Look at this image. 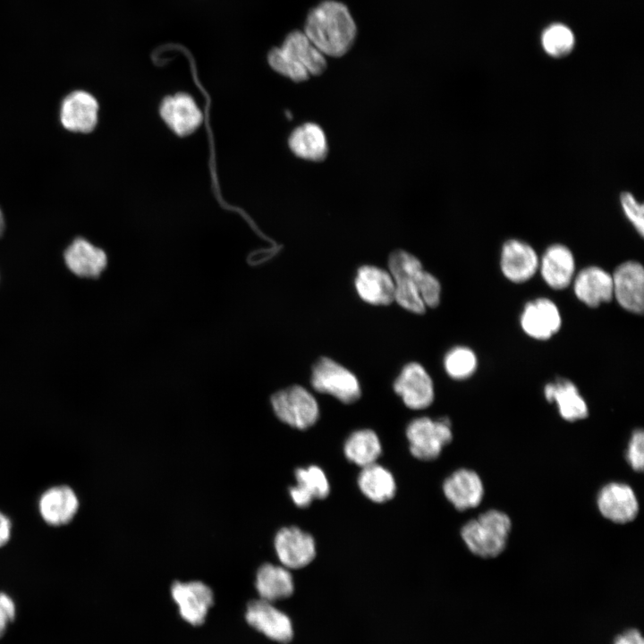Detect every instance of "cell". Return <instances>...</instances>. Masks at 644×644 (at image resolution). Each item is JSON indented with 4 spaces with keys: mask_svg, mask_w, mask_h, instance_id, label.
<instances>
[{
    "mask_svg": "<svg viewBox=\"0 0 644 644\" xmlns=\"http://www.w3.org/2000/svg\"><path fill=\"white\" fill-rule=\"evenodd\" d=\"M356 25L348 8L342 3L327 0L308 14L304 34L324 55L340 57L352 47Z\"/></svg>",
    "mask_w": 644,
    "mask_h": 644,
    "instance_id": "1",
    "label": "cell"
},
{
    "mask_svg": "<svg viewBox=\"0 0 644 644\" xmlns=\"http://www.w3.org/2000/svg\"><path fill=\"white\" fill-rule=\"evenodd\" d=\"M511 529L510 517L502 511L491 509L465 523L461 536L472 554L493 558L505 549Z\"/></svg>",
    "mask_w": 644,
    "mask_h": 644,
    "instance_id": "2",
    "label": "cell"
},
{
    "mask_svg": "<svg viewBox=\"0 0 644 644\" xmlns=\"http://www.w3.org/2000/svg\"><path fill=\"white\" fill-rule=\"evenodd\" d=\"M406 437L410 452L421 461L436 459L453 438L451 421L447 418L432 419L419 417L407 426Z\"/></svg>",
    "mask_w": 644,
    "mask_h": 644,
    "instance_id": "3",
    "label": "cell"
},
{
    "mask_svg": "<svg viewBox=\"0 0 644 644\" xmlns=\"http://www.w3.org/2000/svg\"><path fill=\"white\" fill-rule=\"evenodd\" d=\"M388 267L394 283V301L409 311L423 314L426 305L416 284L417 276L423 269L419 258L403 250H396L389 256Z\"/></svg>",
    "mask_w": 644,
    "mask_h": 644,
    "instance_id": "4",
    "label": "cell"
},
{
    "mask_svg": "<svg viewBox=\"0 0 644 644\" xmlns=\"http://www.w3.org/2000/svg\"><path fill=\"white\" fill-rule=\"evenodd\" d=\"M271 404L276 417L294 428L307 429L319 417L317 400L301 386H291L275 393Z\"/></svg>",
    "mask_w": 644,
    "mask_h": 644,
    "instance_id": "5",
    "label": "cell"
},
{
    "mask_svg": "<svg viewBox=\"0 0 644 644\" xmlns=\"http://www.w3.org/2000/svg\"><path fill=\"white\" fill-rule=\"evenodd\" d=\"M310 382L316 391L333 395L343 403H352L361 394L357 377L326 357L320 358L313 366Z\"/></svg>",
    "mask_w": 644,
    "mask_h": 644,
    "instance_id": "6",
    "label": "cell"
},
{
    "mask_svg": "<svg viewBox=\"0 0 644 644\" xmlns=\"http://www.w3.org/2000/svg\"><path fill=\"white\" fill-rule=\"evenodd\" d=\"M613 297L623 309L641 314L644 309V269L640 263L628 260L612 274Z\"/></svg>",
    "mask_w": 644,
    "mask_h": 644,
    "instance_id": "7",
    "label": "cell"
},
{
    "mask_svg": "<svg viewBox=\"0 0 644 644\" xmlns=\"http://www.w3.org/2000/svg\"><path fill=\"white\" fill-rule=\"evenodd\" d=\"M274 547L282 565L288 569L307 566L316 556L314 538L295 526L280 529L275 536Z\"/></svg>",
    "mask_w": 644,
    "mask_h": 644,
    "instance_id": "8",
    "label": "cell"
},
{
    "mask_svg": "<svg viewBox=\"0 0 644 644\" xmlns=\"http://www.w3.org/2000/svg\"><path fill=\"white\" fill-rule=\"evenodd\" d=\"M395 393L404 404L412 410H422L434 401V386L431 377L419 363L403 367L394 383Z\"/></svg>",
    "mask_w": 644,
    "mask_h": 644,
    "instance_id": "9",
    "label": "cell"
},
{
    "mask_svg": "<svg viewBox=\"0 0 644 644\" xmlns=\"http://www.w3.org/2000/svg\"><path fill=\"white\" fill-rule=\"evenodd\" d=\"M539 258L535 249L520 239L505 241L501 249L500 267L506 279L521 284L538 270Z\"/></svg>",
    "mask_w": 644,
    "mask_h": 644,
    "instance_id": "10",
    "label": "cell"
},
{
    "mask_svg": "<svg viewBox=\"0 0 644 644\" xmlns=\"http://www.w3.org/2000/svg\"><path fill=\"white\" fill-rule=\"evenodd\" d=\"M597 504L600 513L614 523L630 522L639 513V502L633 489L620 482L604 486L597 495Z\"/></svg>",
    "mask_w": 644,
    "mask_h": 644,
    "instance_id": "11",
    "label": "cell"
},
{
    "mask_svg": "<svg viewBox=\"0 0 644 644\" xmlns=\"http://www.w3.org/2000/svg\"><path fill=\"white\" fill-rule=\"evenodd\" d=\"M520 324L523 332L536 340H547L561 328L558 307L547 298L529 301L522 310Z\"/></svg>",
    "mask_w": 644,
    "mask_h": 644,
    "instance_id": "12",
    "label": "cell"
},
{
    "mask_svg": "<svg viewBox=\"0 0 644 644\" xmlns=\"http://www.w3.org/2000/svg\"><path fill=\"white\" fill-rule=\"evenodd\" d=\"M246 620L250 625L273 640L287 643L292 639L293 630L290 618L271 602L261 598L250 602Z\"/></svg>",
    "mask_w": 644,
    "mask_h": 644,
    "instance_id": "13",
    "label": "cell"
},
{
    "mask_svg": "<svg viewBox=\"0 0 644 644\" xmlns=\"http://www.w3.org/2000/svg\"><path fill=\"white\" fill-rule=\"evenodd\" d=\"M159 114L165 124L177 135L187 136L195 131L203 121V114L192 97L176 93L165 97Z\"/></svg>",
    "mask_w": 644,
    "mask_h": 644,
    "instance_id": "14",
    "label": "cell"
},
{
    "mask_svg": "<svg viewBox=\"0 0 644 644\" xmlns=\"http://www.w3.org/2000/svg\"><path fill=\"white\" fill-rule=\"evenodd\" d=\"M172 597L179 607L181 616L192 625L204 623L213 604V592L201 581H175L171 589Z\"/></svg>",
    "mask_w": 644,
    "mask_h": 644,
    "instance_id": "15",
    "label": "cell"
},
{
    "mask_svg": "<svg viewBox=\"0 0 644 644\" xmlns=\"http://www.w3.org/2000/svg\"><path fill=\"white\" fill-rule=\"evenodd\" d=\"M538 270L542 279L550 288L564 289L574 278V256L566 245L551 244L539 258Z\"/></svg>",
    "mask_w": 644,
    "mask_h": 644,
    "instance_id": "16",
    "label": "cell"
},
{
    "mask_svg": "<svg viewBox=\"0 0 644 644\" xmlns=\"http://www.w3.org/2000/svg\"><path fill=\"white\" fill-rule=\"evenodd\" d=\"M443 491L446 499L458 511L477 507L484 496L480 477L472 470L460 469L445 479Z\"/></svg>",
    "mask_w": 644,
    "mask_h": 644,
    "instance_id": "17",
    "label": "cell"
},
{
    "mask_svg": "<svg viewBox=\"0 0 644 644\" xmlns=\"http://www.w3.org/2000/svg\"><path fill=\"white\" fill-rule=\"evenodd\" d=\"M572 282L577 299L590 308H597L614 298L612 274L599 267L581 269Z\"/></svg>",
    "mask_w": 644,
    "mask_h": 644,
    "instance_id": "18",
    "label": "cell"
},
{
    "mask_svg": "<svg viewBox=\"0 0 644 644\" xmlns=\"http://www.w3.org/2000/svg\"><path fill=\"white\" fill-rule=\"evenodd\" d=\"M97 99L85 91L69 94L61 106L60 118L64 128L72 131L89 132L97 123Z\"/></svg>",
    "mask_w": 644,
    "mask_h": 644,
    "instance_id": "19",
    "label": "cell"
},
{
    "mask_svg": "<svg viewBox=\"0 0 644 644\" xmlns=\"http://www.w3.org/2000/svg\"><path fill=\"white\" fill-rule=\"evenodd\" d=\"M354 283L359 296L368 303L387 305L394 301V283L390 273L385 269L362 266Z\"/></svg>",
    "mask_w": 644,
    "mask_h": 644,
    "instance_id": "20",
    "label": "cell"
},
{
    "mask_svg": "<svg viewBox=\"0 0 644 644\" xmlns=\"http://www.w3.org/2000/svg\"><path fill=\"white\" fill-rule=\"evenodd\" d=\"M78 498L68 486L54 487L47 490L39 500V512L44 521L54 526L70 522L77 513Z\"/></svg>",
    "mask_w": 644,
    "mask_h": 644,
    "instance_id": "21",
    "label": "cell"
},
{
    "mask_svg": "<svg viewBox=\"0 0 644 644\" xmlns=\"http://www.w3.org/2000/svg\"><path fill=\"white\" fill-rule=\"evenodd\" d=\"M545 398L555 402L560 416L570 422L583 419L589 414L588 405L577 386L570 380L559 378L544 388Z\"/></svg>",
    "mask_w": 644,
    "mask_h": 644,
    "instance_id": "22",
    "label": "cell"
},
{
    "mask_svg": "<svg viewBox=\"0 0 644 644\" xmlns=\"http://www.w3.org/2000/svg\"><path fill=\"white\" fill-rule=\"evenodd\" d=\"M294 476L296 485L289 488V495L296 506L306 508L314 499H324L329 495V481L320 467L298 468Z\"/></svg>",
    "mask_w": 644,
    "mask_h": 644,
    "instance_id": "23",
    "label": "cell"
},
{
    "mask_svg": "<svg viewBox=\"0 0 644 644\" xmlns=\"http://www.w3.org/2000/svg\"><path fill=\"white\" fill-rule=\"evenodd\" d=\"M288 146L298 157L320 162L328 155V143L323 129L315 123H304L289 136Z\"/></svg>",
    "mask_w": 644,
    "mask_h": 644,
    "instance_id": "24",
    "label": "cell"
},
{
    "mask_svg": "<svg viewBox=\"0 0 644 644\" xmlns=\"http://www.w3.org/2000/svg\"><path fill=\"white\" fill-rule=\"evenodd\" d=\"M64 260L72 272L82 277H97L107 263L104 250L80 238L67 248Z\"/></svg>",
    "mask_w": 644,
    "mask_h": 644,
    "instance_id": "25",
    "label": "cell"
},
{
    "mask_svg": "<svg viewBox=\"0 0 644 644\" xmlns=\"http://www.w3.org/2000/svg\"><path fill=\"white\" fill-rule=\"evenodd\" d=\"M255 586L260 598L271 603L290 597L294 590L289 569L268 563L258 568Z\"/></svg>",
    "mask_w": 644,
    "mask_h": 644,
    "instance_id": "26",
    "label": "cell"
},
{
    "mask_svg": "<svg viewBox=\"0 0 644 644\" xmlns=\"http://www.w3.org/2000/svg\"><path fill=\"white\" fill-rule=\"evenodd\" d=\"M293 62L302 66L309 75H320L326 69L325 55L301 31L291 32L280 47Z\"/></svg>",
    "mask_w": 644,
    "mask_h": 644,
    "instance_id": "27",
    "label": "cell"
},
{
    "mask_svg": "<svg viewBox=\"0 0 644 644\" xmlns=\"http://www.w3.org/2000/svg\"><path fill=\"white\" fill-rule=\"evenodd\" d=\"M358 486L368 499L378 504L391 500L396 491L395 479L391 471L377 462L361 468Z\"/></svg>",
    "mask_w": 644,
    "mask_h": 644,
    "instance_id": "28",
    "label": "cell"
},
{
    "mask_svg": "<svg viewBox=\"0 0 644 644\" xmlns=\"http://www.w3.org/2000/svg\"><path fill=\"white\" fill-rule=\"evenodd\" d=\"M343 453L351 462L363 468L377 462L382 453V445L373 430L359 429L345 440Z\"/></svg>",
    "mask_w": 644,
    "mask_h": 644,
    "instance_id": "29",
    "label": "cell"
},
{
    "mask_svg": "<svg viewBox=\"0 0 644 644\" xmlns=\"http://www.w3.org/2000/svg\"><path fill=\"white\" fill-rule=\"evenodd\" d=\"M544 51L551 57L560 58L573 49L575 39L572 31L563 24H553L547 28L541 37Z\"/></svg>",
    "mask_w": 644,
    "mask_h": 644,
    "instance_id": "30",
    "label": "cell"
},
{
    "mask_svg": "<svg viewBox=\"0 0 644 644\" xmlns=\"http://www.w3.org/2000/svg\"><path fill=\"white\" fill-rule=\"evenodd\" d=\"M444 366L446 373L453 379L462 380L472 376L478 366L475 352L465 346H456L445 355Z\"/></svg>",
    "mask_w": 644,
    "mask_h": 644,
    "instance_id": "31",
    "label": "cell"
},
{
    "mask_svg": "<svg viewBox=\"0 0 644 644\" xmlns=\"http://www.w3.org/2000/svg\"><path fill=\"white\" fill-rule=\"evenodd\" d=\"M267 61L272 69L295 82L307 80L310 76L306 69L293 62L280 47L270 50Z\"/></svg>",
    "mask_w": 644,
    "mask_h": 644,
    "instance_id": "32",
    "label": "cell"
},
{
    "mask_svg": "<svg viewBox=\"0 0 644 644\" xmlns=\"http://www.w3.org/2000/svg\"><path fill=\"white\" fill-rule=\"evenodd\" d=\"M619 205L623 216L640 237L644 235V206L630 191L619 194Z\"/></svg>",
    "mask_w": 644,
    "mask_h": 644,
    "instance_id": "33",
    "label": "cell"
},
{
    "mask_svg": "<svg viewBox=\"0 0 644 644\" xmlns=\"http://www.w3.org/2000/svg\"><path fill=\"white\" fill-rule=\"evenodd\" d=\"M419 293L426 306L436 308L440 302L441 285L430 273L421 270L416 279Z\"/></svg>",
    "mask_w": 644,
    "mask_h": 644,
    "instance_id": "34",
    "label": "cell"
},
{
    "mask_svg": "<svg viewBox=\"0 0 644 644\" xmlns=\"http://www.w3.org/2000/svg\"><path fill=\"white\" fill-rule=\"evenodd\" d=\"M626 459L636 471H642L644 466V434L642 429H636L631 436Z\"/></svg>",
    "mask_w": 644,
    "mask_h": 644,
    "instance_id": "35",
    "label": "cell"
},
{
    "mask_svg": "<svg viewBox=\"0 0 644 644\" xmlns=\"http://www.w3.org/2000/svg\"><path fill=\"white\" fill-rule=\"evenodd\" d=\"M15 616V605L13 600L6 594L0 593V637L5 631L9 623Z\"/></svg>",
    "mask_w": 644,
    "mask_h": 644,
    "instance_id": "36",
    "label": "cell"
},
{
    "mask_svg": "<svg viewBox=\"0 0 644 644\" xmlns=\"http://www.w3.org/2000/svg\"><path fill=\"white\" fill-rule=\"evenodd\" d=\"M614 644H644V641L638 630L631 629L619 635Z\"/></svg>",
    "mask_w": 644,
    "mask_h": 644,
    "instance_id": "37",
    "label": "cell"
},
{
    "mask_svg": "<svg viewBox=\"0 0 644 644\" xmlns=\"http://www.w3.org/2000/svg\"><path fill=\"white\" fill-rule=\"evenodd\" d=\"M11 534V521L0 512V547L7 543Z\"/></svg>",
    "mask_w": 644,
    "mask_h": 644,
    "instance_id": "38",
    "label": "cell"
},
{
    "mask_svg": "<svg viewBox=\"0 0 644 644\" xmlns=\"http://www.w3.org/2000/svg\"><path fill=\"white\" fill-rule=\"evenodd\" d=\"M3 230H4V218H3L2 212L0 210V234L2 233Z\"/></svg>",
    "mask_w": 644,
    "mask_h": 644,
    "instance_id": "39",
    "label": "cell"
}]
</instances>
